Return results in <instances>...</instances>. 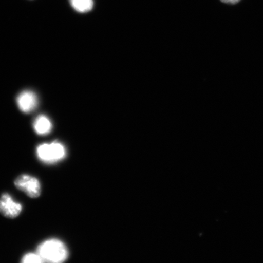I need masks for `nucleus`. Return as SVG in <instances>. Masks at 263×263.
Returning a JSON list of instances; mask_svg holds the SVG:
<instances>
[{
	"label": "nucleus",
	"instance_id": "8",
	"mask_svg": "<svg viewBox=\"0 0 263 263\" xmlns=\"http://www.w3.org/2000/svg\"><path fill=\"white\" fill-rule=\"evenodd\" d=\"M22 262L24 263H41L44 262L41 256L37 254L34 253H29V254H26L22 258Z\"/></svg>",
	"mask_w": 263,
	"mask_h": 263
},
{
	"label": "nucleus",
	"instance_id": "6",
	"mask_svg": "<svg viewBox=\"0 0 263 263\" xmlns=\"http://www.w3.org/2000/svg\"><path fill=\"white\" fill-rule=\"evenodd\" d=\"M34 128L36 133L40 136H45L50 133L52 125L48 118L45 115H40L34 121Z\"/></svg>",
	"mask_w": 263,
	"mask_h": 263
},
{
	"label": "nucleus",
	"instance_id": "2",
	"mask_svg": "<svg viewBox=\"0 0 263 263\" xmlns=\"http://www.w3.org/2000/svg\"><path fill=\"white\" fill-rule=\"evenodd\" d=\"M37 155L43 162L54 163L64 159L66 156V150L60 143H45L37 147Z\"/></svg>",
	"mask_w": 263,
	"mask_h": 263
},
{
	"label": "nucleus",
	"instance_id": "7",
	"mask_svg": "<svg viewBox=\"0 0 263 263\" xmlns=\"http://www.w3.org/2000/svg\"><path fill=\"white\" fill-rule=\"evenodd\" d=\"M70 4L76 11L80 13H86L93 8V0H70Z\"/></svg>",
	"mask_w": 263,
	"mask_h": 263
},
{
	"label": "nucleus",
	"instance_id": "9",
	"mask_svg": "<svg viewBox=\"0 0 263 263\" xmlns=\"http://www.w3.org/2000/svg\"><path fill=\"white\" fill-rule=\"evenodd\" d=\"M220 1L223 3H226V4L236 5L241 1V0H220Z\"/></svg>",
	"mask_w": 263,
	"mask_h": 263
},
{
	"label": "nucleus",
	"instance_id": "3",
	"mask_svg": "<svg viewBox=\"0 0 263 263\" xmlns=\"http://www.w3.org/2000/svg\"><path fill=\"white\" fill-rule=\"evenodd\" d=\"M14 184L16 189L25 193L31 198H37L41 195V183L34 177L23 174L15 179Z\"/></svg>",
	"mask_w": 263,
	"mask_h": 263
},
{
	"label": "nucleus",
	"instance_id": "4",
	"mask_svg": "<svg viewBox=\"0 0 263 263\" xmlns=\"http://www.w3.org/2000/svg\"><path fill=\"white\" fill-rule=\"evenodd\" d=\"M22 206L14 201L8 193H4L0 198V214L9 219H14L22 212Z\"/></svg>",
	"mask_w": 263,
	"mask_h": 263
},
{
	"label": "nucleus",
	"instance_id": "1",
	"mask_svg": "<svg viewBox=\"0 0 263 263\" xmlns=\"http://www.w3.org/2000/svg\"><path fill=\"white\" fill-rule=\"evenodd\" d=\"M37 254L44 262L59 263L68 258V251L63 242L57 239L47 240L37 248Z\"/></svg>",
	"mask_w": 263,
	"mask_h": 263
},
{
	"label": "nucleus",
	"instance_id": "5",
	"mask_svg": "<svg viewBox=\"0 0 263 263\" xmlns=\"http://www.w3.org/2000/svg\"><path fill=\"white\" fill-rule=\"evenodd\" d=\"M16 103L23 112L30 113L37 107L38 99L34 92L25 91L18 95Z\"/></svg>",
	"mask_w": 263,
	"mask_h": 263
}]
</instances>
